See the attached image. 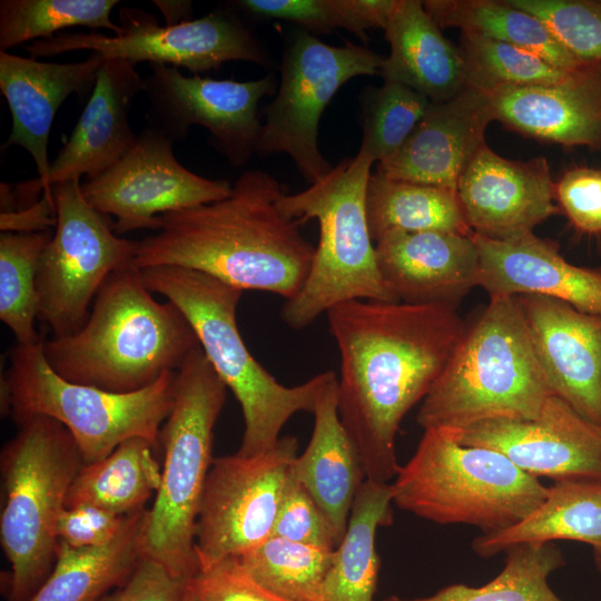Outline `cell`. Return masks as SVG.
Returning a JSON list of instances; mask_svg holds the SVG:
<instances>
[{
  "instance_id": "30",
  "label": "cell",
  "mask_w": 601,
  "mask_h": 601,
  "mask_svg": "<svg viewBox=\"0 0 601 601\" xmlns=\"http://www.w3.org/2000/svg\"><path fill=\"white\" fill-rule=\"evenodd\" d=\"M391 483L365 480L352 505L346 532L319 593V601H374L380 558L376 532L393 522Z\"/></svg>"
},
{
  "instance_id": "2",
  "label": "cell",
  "mask_w": 601,
  "mask_h": 601,
  "mask_svg": "<svg viewBox=\"0 0 601 601\" xmlns=\"http://www.w3.org/2000/svg\"><path fill=\"white\" fill-rule=\"evenodd\" d=\"M285 194L269 173L246 170L224 199L160 215L156 233L137 242L132 264L194 269L288 300L302 289L316 247L282 210Z\"/></svg>"
},
{
  "instance_id": "33",
  "label": "cell",
  "mask_w": 601,
  "mask_h": 601,
  "mask_svg": "<svg viewBox=\"0 0 601 601\" xmlns=\"http://www.w3.org/2000/svg\"><path fill=\"white\" fill-rule=\"evenodd\" d=\"M366 214L374 242L388 231L473 234L456 190L391 179L378 173L368 180Z\"/></svg>"
},
{
  "instance_id": "13",
  "label": "cell",
  "mask_w": 601,
  "mask_h": 601,
  "mask_svg": "<svg viewBox=\"0 0 601 601\" xmlns=\"http://www.w3.org/2000/svg\"><path fill=\"white\" fill-rule=\"evenodd\" d=\"M121 32L108 37L98 32H61L26 46L32 58H46L75 50H92L104 58L184 67L195 75L217 70L227 61L260 66L269 58L254 33L230 11L215 10L199 19L160 27L154 16L122 7Z\"/></svg>"
},
{
  "instance_id": "48",
  "label": "cell",
  "mask_w": 601,
  "mask_h": 601,
  "mask_svg": "<svg viewBox=\"0 0 601 601\" xmlns=\"http://www.w3.org/2000/svg\"><path fill=\"white\" fill-rule=\"evenodd\" d=\"M155 6L161 11L166 26L178 24L190 20L191 2L190 1H154Z\"/></svg>"
},
{
  "instance_id": "35",
  "label": "cell",
  "mask_w": 601,
  "mask_h": 601,
  "mask_svg": "<svg viewBox=\"0 0 601 601\" xmlns=\"http://www.w3.org/2000/svg\"><path fill=\"white\" fill-rule=\"evenodd\" d=\"M334 550L270 535L235 558L258 583L290 601H319Z\"/></svg>"
},
{
  "instance_id": "47",
  "label": "cell",
  "mask_w": 601,
  "mask_h": 601,
  "mask_svg": "<svg viewBox=\"0 0 601 601\" xmlns=\"http://www.w3.org/2000/svg\"><path fill=\"white\" fill-rule=\"evenodd\" d=\"M56 207L52 196L43 194L35 204L18 210L0 214L1 233L31 234L56 227Z\"/></svg>"
},
{
  "instance_id": "19",
  "label": "cell",
  "mask_w": 601,
  "mask_h": 601,
  "mask_svg": "<svg viewBox=\"0 0 601 601\" xmlns=\"http://www.w3.org/2000/svg\"><path fill=\"white\" fill-rule=\"evenodd\" d=\"M456 196L471 230L495 239L533 231L561 211L545 158L510 160L487 145L461 175Z\"/></svg>"
},
{
  "instance_id": "27",
  "label": "cell",
  "mask_w": 601,
  "mask_h": 601,
  "mask_svg": "<svg viewBox=\"0 0 601 601\" xmlns=\"http://www.w3.org/2000/svg\"><path fill=\"white\" fill-rule=\"evenodd\" d=\"M384 31L390 45L378 75L384 81L405 85L433 102L467 87L460 48L442 33L423 1L397 0Z\"/></svg>"
},
{
  "instance_id": "3",
  "label": "cell",
  "mask_w": 601,
  "mask_h": 601,
  "mask_svg": "<svg viewBox=\"0 0 601 601\" xmlns=\"http://www.w3.org/2000/svg\"><path fill=\"white\" fill-rule=\"evenodd\" d=\"M199 347L185 314L157 302L134 264L105 280L78 332L43 338L45 357L59 376L114 393L148 387Z\"/></svg>"
},
{
  "instance_id": "20",
  "label": "cell",
  "mask_w": 601,
  "mask_h": 601,
  "mask_svg": "<svg viewBox=\"0 0 601 601\" xmlns=\"http://www.w3.org/2000/svg\"><path fill=\"white\" fill-rule=\"evenodd\" d=\"M495 120L486 92L467 86L451 99L431 102L402 147L376 173L396 180L456 190L457 181L485 144Z\"/></svg>"
},
{
  "instance_id": "46",
  "label": "cell",
  "mask_w": 601,
  "mask_h": 601,
  "mask_svg": "<svg viewBox=\"0 0 601 601\" xmlns=\"http://www.w3.org/2000/svg\"><path fill=\"white\" fill-rule=\"evenodd\" d=\"M187 582L142 555L127 582L98 601H184Z\"/></svg>"
},
{
  "instance_id": "42",
  "label": "cell",
  "mask_w": 601,
  "mask_h": 601,
  "mask_svg": "<svg viewBox=\"0 0 601 601\" xmlns=\"http://www.w3.org/2000/svg\"><path fill=\"white\" fill-rule=\"evenodd\" d=\"M273 536L335 550V533L311 494L292 474L274 523Z\"/></svg>"
},
{
  "instance_id": "44",
  "label": "cell",
  "mask_w": 601,
  "mask_h": 601,
  "mask_svg": "<svg viewBox=\"0 0 601 601\" xmlns=\"http://www.w3.org/2000/svg\"><path fill=\"white\" fill-rule=\"evenodd\" d=\"M555 200L578 231L601 235V169L565 171L555 183Z\"/></svg>"
},
{
  "instance_id": "40",
  "label": "cell",
  "mask_w": 601,
  "mask_h": 601,
  "mask_svg": "<svg viewBox=\"0 0 601 601\" xmlns=\"http://www.w3.org/2000/svg\"><path fill=\"white\" fill-rule=\"evenodd\" d=\"M231 6L253 19L295 22L312 35L343 28L366 41L372 28L362 0H237Z\"/></svg>"
},
{
  "instance_id": "12",
  "label": "cell",
  "mask_w": 601,
  "mask_h": 601,
  "mask_svg": "<svg viewBox=\"0 0 601 601\" xmlns=\"http://www.w3.org/2000/svg\"><path fill=\"white\" fill-rule=\"evenodd\" d=\"M52 194L57 224L38 266V319L65 337L85 325L105 280L132 264L137 242L117 236L85 199L80 179L52 185Z\"/></svg>"
},
{
  "instance_id": "10",
  "label": "cell",
  "mask_w": 601,
  "mask_h": 601,
  "mask_svg": "<svg viewBox=\"0 0 601 601\" xmlns=\"http://www.w3.org/2000/svg\"><path fill=\"white\" fill-rule=\"evenodd\" d=\"M176 372L165 373L148 387L114 393L71 383L59 376L38 344H17L1 377V415L17 423L33 416L52 417L75 439L83 462L109 455L120 443L142 437L156 449L160 428L175 401Z\"/></svg>"
},
{
  "instance_id": "5",
  "label": "cell",
  "mask_w": 601,
  "mask_h": 601,
  "mask_svg": "<svg viewBox=\"0 0 601 601\" xmlns=\"http://www.w3.org/2000/svg\"><path fill=\"white\" fill-rule=\"evenodd\" d=\"M151 293L174 303L193 325L200 346L238 401L244 433L236 454L253 456L270 450L287 421L298 412L313 413L332 371L303 384L285 386L250 354L239 333L236 312L243 290L205 273L177 266L140 269Z\"/></svg>"
},
{
  "instance_id": "28",
  "label": "cell",
  "mask_w": 601,
  "mask_h": 601,
  "mask_svg": "<svg viewBox=\"0 0 601 601\" xmlns=\"http://www.w3.org/2000/svg\"><path fill=\"white\" fill-rule=\"evenodd\" d=\"M146 512L128 514L117 536L100 546L72 548L58 541L53 569L28 601H98L126 583L142 558Z\"/></svg>"
},
{
  "instance_id": "25",
  "label": "cell",
  "mask_w": 601,
  "mask_h": 601,
  "mask_svg": "<svg viewBox=\"0 0 601 601\" xmlns=\"http://www.w3.org/2000/svg\"><path fill=\"white\" fill-rule=\"evenodd\" d=\"M495 120L523 135L564 146L601 148V62L548 85L486 92Z\"/></svg>"
},
{
  "instance_id": "14",
  "label": "cell",
  "mask_w": 601,
  "mask_h": 601,
  "mask_svg": "<svg viewBox=\"0 0 601 601\" xmlns=\"http://www.w3.org/2000/svg\"><path fill=\"white\" fill-rule=\"evenodd\" d=\"M297 450V439L286 435L264 453L213 460L196 529L201 570L238 558L272 535Z\"/></svg>"
},
{
  "instance_id": "32",
  "label": "cell",
  "mask_w": 601,
  "mask_h": 601,
  "mask_svg": "<svg viewBox=\"0 0 601 601\" xmlns=\"http://www.w3.org/2000/svg\"><path fill=\"white\" fill-rule=\"evenodd\" d=\"M423 4L441 29L459 28L523 48L565 71L588 63L568 51L539 18L509 0H426Z\"/></svg>"
},
{
  "instance_id": "26",
  "label": "cell",
  "mask_w": 601,
  "mask_h": 601,
  "mask_svg": "<svg viewBox=\"0 0 601 601\" xmlns=\"http://www.w3.org/2000/svg\"><path fill=\"white\" fill-rule=\"evenodd\" d=\"M337 388L338 378L334 374L319 394L313 411L311 440L292 462L290 474L317 503L338 545L366 476L358 452L339 418Z\"/></svg>"
},
{
  "instance_id": "9",
  "label": "cell",
  "mask_w": 601,
  "mask_h": 601,
  "mask_svg": "<svg viewBox=\"0 0 601 601\" xmlns=\"http://www.w3.org/2000/svg\"><path fill=\"white\" fill-rule=\"evenodd\" d=\"M393 504L439 524H467L489 534L536 509L548 487L491 449L464 445L427 428L391 483Z\"/></svg>"
},
{
  "instance_id": "16",
  "label": "cell",
  "mask_w": 601,
  "mask_h": 601,
  "mask_svg": "<svg viewBox=\"0 0 601 601\" xmlns=\"http://www.w3.org/2000/svg\"><path fill=\"white\" fill-rule=\"evenodd\" d=\"M173 144L160 130L145 129L128 154L81 184L93 209L116 217V234L156 230L162 214L210 204L230 194L228 180L208 179L184 167Z\"/></svg>"
},
{
  "instance_id": "23",
  "label": "cell",
  "mask_w": 601,
  "mask_h": 601,
  "mask_svg": "<svg viewBox=\"0 0 601 601\" xmlns=\"http://www.w3.org/2000/svg\"><path fill=\"white\" fill-rule=\"evenodd\" d=\"M104 58L98 52L85 61L45 62L0 51V90L12 118L11 132L2 149L24 148L32 157L45 194L52 196L47 180L49 134L55 115L72 93L80 98L93 90Z\"/></svg>"
},
{
  "instance_id": "49",
  "label": "cell",
  "mask_w": 601,
  "mask_h": 601,
  "mask_svg": "<svg viewBox=\"0 0 601 601\" xmlns=\"http://www.w3.org/2000/svg\"><path fill=\"white\" fill-rule=\"evenodd\" d=\"M593 560L598 572L601 574V549H593Z\"/></svg>"
},
{
  "instance_id": "29",
  "label": "cell",
  "mask_w": 601,
  "mask_h": 601,
  "mask_svg": "<svg viewBox=\"0 0 601 601\" xmlns=\"http://www.w3.org/2000/svg\"><path fill=\"white\" fill-rule=\"evenodd\" d=\"M572 540L601 549V481H555L542 503L516 524L472 542L473 551L492 558L526 543Z\"/></svg>"
},
{
  "instance_id": "18",
  "label": "cell",
  "mask_w": 601,
  "mask_h": 601,
  "mask_svg": "<svg viewBox=\"0 0 601 601\" xmlns=\"http://www.w3.org/2000/svg\"><path fill=\"white\" fill-rule=\"evenodd\" d=\"M515 299L552 394L601 426V315L546 296Z\"/></svg>"
},
{
  "instance_id": "8",
  "label": "cell",
  "mask_w": 601,
  "mask_h": 601,
  "mask_svg": "<svg viewBox=\"0 0 601 601\" xmlns=\"http://www.w3.org/2000/svg\"><path fill=\"white\" fill-rule=\"evenodd\" d=\"M17 425L0 454V541L11 566L8 601H28L53 569L57 523L85 462L57 420L33 415Z\"/></svg>"
},
{
  "instance_id": "37",
  "label": "cell",
  "mask_w": 601,
  "mask_h": 601,
  "mask_svg": "<svg viewBox=\"0 0 601 601\" xmlns=\"http://www.w3.org/2000/svg\"><path fill=\"white\" fill-rule=\"evenodd\" d=\"M118 3V0H1L0 51L52 38L71 27L106 29L118 36L121 27L110 19Z\"/></svg>"
},
{
  "instance_id": "34",
  "label": "cell",
  "mask_w": 601,
  "mask_h": 601,
  "mask_svg": "<svg viewBox=\"0 0 601 601\" xmlns=\"http://www.w3.org/2000/svg\"><path fill=\"white\" fill-rule=\"evenodd\" d=\"M505 553L503 569L484 585L451 584L427 597L390 595L382 601H562L548 582L565 564L556 544H518Z\"/></svg>"
},
{
  "instance_id": "21",
  "label": "cell",
  "mask_w": 601,
  "mask_h": 601,
  "mask_svg": "<svg viewBox=\"0 0 601 601\" xmlns=\"http://www.w3.org/2000/svg\"><path fill=\"white\" fill-rule=\"evenodd\" d=\"M479 254L477 286L490 298L540 295L601 315V267L573 265L559 246L533 231L505 239L472 234Z\"/></svg>"
},
{
  "instance_id": "38",
  "label": "cell",
  "mask_w": 601,
  "mask_h": 601,
  "mask_svg": "<svg viewBox=\"0 0 601 601\" xmlns=\"http://www.w3.org/2000/svg\"><path fill=\"white\" fill-rule=\"evenodd\" d=\"M459 48L467 86L484 92L501 87L554 83L573 72L553 66L534 52L477 33L462 32Z\"/></svg>"
},
{
  "instance_id": "15",
  "label": "cell",
  "mask_w": 601,
  "mask_h": 601,
  "mask_svg": "<svg viewBox=\"0 0 601 601\" xmlns=\"http://www.w3.org/2000/svg\"><path fill=\"white\" fill-rule=\"evenodd\" d=\"M145 92L152 127L174 142L193 125L209 132V141L233 167L245 165L260 132L258 105L278 88L274 73L252 81L184 76L177 67L149 63Z\"/></svg>"
},
{
  "instance_id": "1",
  "label": "cell",
  "mask_w": 601,
  "mask_h": 601,
  "mask_svg": "<svg viewBox=\"0 0 601 601\" xmlns=\"http://www.w3.org/2000/svg\"><path fill=\"white\" fill-rule=\"evenodd\" d=\"M326 317L341 356V422L366 480L390 483L401 466V422L442 374L466 324L447 305L363 299L339 304Z\"/></svg>"
},
{
  "instance_id": "36",
  "label": "cell",
  "mask_w": 601,
  "mask_h": 601,
  "mask_svg": "<svg viewBox=\"0 0 601 601\" xmlns=\"http://www.w3.org/2000/svg\"><path fill=\"white\" fill-rule=\"evenodd\" d=\"M53 236L52 230L0 235V319L11 329L17 343L38 344L37 273L40 257Z\"/></svg>"
},
{
  "instance_id": "6",
  "label": "cell",
  "mask_w": 601,
  "mask_h": 601,
  "mask_svg": "<svg viewBox=\"0 0 601 601\" xmlns=\"http://www.w3.org/2000/svg\"><path fill=\"white\" fill-rule=\"evenodd\" d=\"M226 392L203 348L195 349L176 371L174 405L159 433L165 453L161 484L147 509L140 544L144 556L183 581L200 570L197 520Z\"/></svg>"
},
{
  "instance_id": "43",
  "label": "cell",
  "mask_w": 601,
  "mask_h": 601,
  "mask_svg": "<svg viewBox=\"0 0 601 601\" xmlns=\"http://www.w3.org/2000/svg\"><path fill=\"white\" fill-rule=\"evenodd\" d=\"M184 601H290L254 580L236 559L199 570L186 584Z\"/></svg>"
},
{
  "instance_id": "24",
  "label": "cell",
  "mask_w": 601,
  "mask_h": 601,
  "mask_svg": "<svg viewBox=\"0 0 601 601\" xmlns=\"http://www.w3.org/2000/svg\"><path fill=\"white\" fill-rule=\"evenodd\" d=\"M144 90L145 78L134 63L104 58L70 138L50 164L49 189L60 181L98 176L129 152L138 138L130 126V108Z\"/></svg>"
},
{
  "instance_id": "17",
  "label": "cell",
  "mask_w": 601,
  "mask_h": 601,
  "mask_svg": "<svg viewBox=\"0 0 601 601\" xmlns=\"http://www.w3.org/2000/svg\"><path fill=\"white\" fill-rule=\"evenodd\" d=\"M446 431L461 444L502 453L535 477L601 481V426L555 395L535 420H490Z\"/></svg>"
},
{
  "instance_id": "39",
  "label": "cell",
  "mask_w": 601,
  "mask_h": 601,
  "mask_svg": "<svg viewBox=\"0 0 601 601\" xmlns=\"http://www.w3.org/2000/svg\"><path fill=\"white\" fill-rule=\"evenodd\" d=\"M431 102L412 88L394 81L363 89L358 154L372 162L393 156L425 116Z\"/></svg>"
},
{
  "instance_id": "22",
  "label": "cell",
  "mask_w": 601,
  "mask_h": 601,
  "mask_svg": "<svg viewBox=\"0 0 601 601\" xmlns=\"http://www.w3.org/2000/svg\"><path fill=\"white\" fill-rule=\"evenodd\" d=\"M381 276L397 302L455 307L477 286L472 235L388 231L375 242Z\"/></svg>"
},
{
  "instance_id": "11",
  "label": "cell",
  "mask_w": 601,
  "mask_h": 601,
  "mask_svg": "<svg viewBox=\"0 0 601 601\" xmlns=\"http://www.w3.org/2000/svg\"><path fill=\"white\" fill-rule=\"evenodd\" d=\"M384 57L346 42L329 46L299 30L287 41L280 67V83L266 108L255 154L288 155L312 185L334 166L318 148V124L337 90L359 76H378Z\"/></svg>"
},
{
  "instance_id": "4",
  "label": "cell",
  "mask_w": 601,
  "mask_h": 601,
  "mask_svg": "<svg viewBox=\"0 0 601 601\" xmlns=\"http://www.w3.org/2000/svg\"><path fill=\"white\" fill-rule=\"evenodd\" d=\"M551 395L515 297H493L466 325L416 422L424 430H462L490 420L531 421Z\"/></svg>"
},
{
  "instance_id": "45",
  "label": "cell",
  "mask_w": 601,
  "mask_h": 601,
  "mask_svg": "<svg viewBox=\"0 0 601 601\" xmlns=\"http://www.w3.org/2000/svg\"><path fill=\"white\" fill-rule=\"evenodd\" d=\"M127 515L86 504L66 508L57 523L58 541L72 548L107 544L120 532Z\"/></svg>"
},
{
  "instance_id": "31",
  "label": "cell",
  "mask_w": 601,
  "mask_h": 601,
  "mask_svg": "<svg viewBox=\"0 0 601 601\" xmlns=\"http://www.w3.org/2000/svg\"><path fill=\"white\" fill-rule=\"evenodd\" d=\"M155 450L149 441L132 437L106 457L83 464L68 490L66 508L86 504L120 515L146 509L161 484Z\"/></svg>"
},
{
  "instance_id": "7",
  "label": "cell",
  "mask_w": 601,
  "mask_h": 601,
  "mask_svg": "<svg viewBox=\"0 0 601 601\" xmlns=\"http://www.w3.org/2000/svg\"><path fill=\"white\" fill-rule=\"evenodd\" d=\"M372 165L357 152L307 189L285 194L279 200L282 210L300 225L313 218L319 224L307 278L280 311L282 319L293 329H303L323 313L351 300L398 303L381 276L367 221Z\"/></svg>"
},
{
  "instance_id": "41",
  "label": "cell",
  "mask_w": 601,
  "mask_h": 601,
  "mask_svg": "<svg viewBox=\"0 0 601 601\" xmlns=\"http://www.w3.org/2000/svg\"><path fill=\"white\" fill-rule=\"evenodd\" d=\"M539 18L583 62H601V1L509 0Z\"/></svg>"
}]
</instances>
